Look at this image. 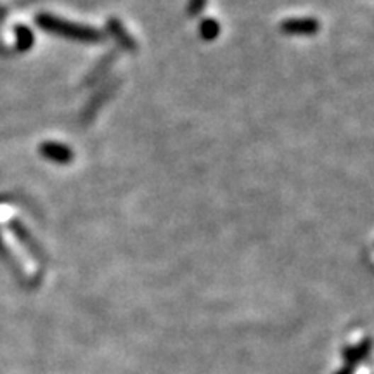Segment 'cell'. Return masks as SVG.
Masks as SVG:
<instances>
[{
  "label": "cell",
  "instance_id": "277c9868",
  "mask_svg": "<svg viewBox=\"0 0 374 374\" xmlns=\"http://www.w3.org/2000/svg\"><path fill=\"white\" fill-rule=\"evenodd\" d=\"M108 28H109V33H111L113 37L116 38V42H118L120 45H123L125 49H134V47H135L134 40H132L130 35H128L127 31H125L123 26L120 25L118 19H109Z\"/></svg>",
  "mask_w": 374,
  "mask_h": 374
},
{
  "label": "cell",
  "instance_id": "8992f818",
  "mask_svg": "<svg viewBox=\"0 0 374 374\" xmlns=\"http://www.w3.org/2000/svg\"><path fill=\"white\" fill-rule=\"evenodd\" d=\"M200 31L205 40H213V38H217L218 33H220V26H218L215 19H205V21L201 23Z\"/></svg>",
  "mask_w": 374,
  "mask_h": 374
},
{
  "label": "cell",
  "instance_id": "5b68a950",
  "mask_svg": "<svg viewBox=\"0 0 374 374\" xmlns=\"http://www.w3.org/2000/svg\"><path fill=\"white\" fill-rule=\"evenodd\" d=\"M16 40H18V50H21V52L30 50L35 42L33 31H31L30 28H26L25 25H18L16 26Z\"/></svg>",
  "mask_w": 374,
  "mask_h": 374
},
{
  "label": "cell",
  "instance_id": "7a4b0ae2",
  "mask_svg": "<svg viewBox=\"0 0 374 374\" xmlns=\"http://www.w3.org/2000/svg\"><path fill=\"white\" fill-rule=\"evenodd\" d=\"M38 151H40V154L45 159H49L52 163L66 165V163L73 162V151L61 142H44L38 147Z\"/></svg>",
  "mask_w": 374,
  "mask_h": 374
},
{
  "label": "cell",
  "instance_id": "52a82bcc",
  "mask_svg": "<svg viewBox=\"0 0 374 374\" xmlns=\"http://www.w3.org/2000/svg\"><path fill=\"white\" fill-rule=\"evenodd\" d=\"M205 6L206 0H191L189 7H187V13H189V16H198L205 9Z\"/></svg>",
  "mask_w": 374,
  "mask_h": 374
},
{
  "label": "cell",
  "instance_id": "6da1fadb",
  "mask_svg": "<svg viewBox=\"0 0 374 374\" xmlns=\"http://www.w3.org/2000/svg\"><path fill=\"white\" fill-rule=\"evenodd\" d=\"M37 25L47 33L57 35L61 38H68V40L80 42V44H101L104 42L103 31L92 28L87 25H78V23L66 21V19L57 18L49 13L37 16Z\"/></svg>",
  "mask_w": 374,
  "mask_h": 374
},
{
  "label": "cell",
  "instance_id": "3957f363",
  "mask_svg": "<svg viewBox=\"0 0 374 374\" xmlns=\"http://www.w3.org/2000/svg\"><path fill=\"white\" fill-rule=\"evenodd\" d=\"M280 30L286 35H314L319 31V23L312 18H293L283 21Z\"/></svg>",
  "mask_w": 374,
  "mask_h": 374
}]
</instances>
